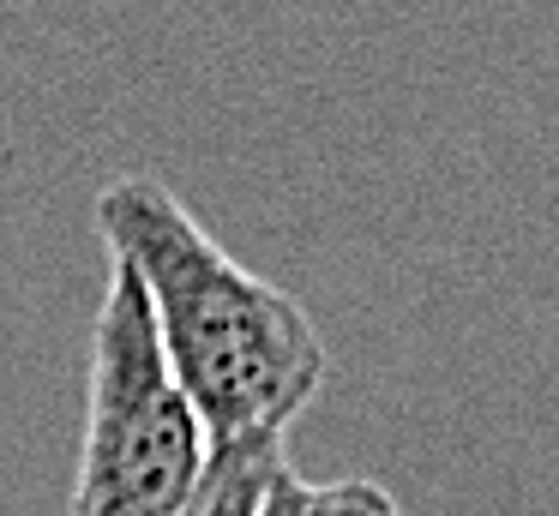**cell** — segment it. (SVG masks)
Here are the masks:
<instances>
[{
	"label": "cell",
	"instance_id": "6da1fadb",
	"mask_svg": "<svg viewBox=\"0 0 559 516\" xmlns=\"http://www.w3.org/2000/svg\"><path fill=\"white\" fill-rule=\"evenodd\" d=\"M109 259L139 276L157 343L205 427L211 451L283 444L325 379V343L295 295L235 264L157 175H121L97 192Z\"/></svg>",
	"mask_w": 559,
	"mask_h": 516
},
{
	"label": "cell",
	"instance_id": "7a4b0ae2",
	"mask_svg": "<svg viewBox=\"0 0 559 516\" xmlns=\"http://www.w3.org/2000/svg\"><path fill=\"white\" fill-rule=\"evenodd\" d=\"M211 463L205 427L157 343V319L121 259L91 331L85 444L67 516H181Z\"/></svg>",
	"mask_w": 559,
	"mask_h": 516
},
{
	"label": "cell",
	"instance_id": "3957f363",
	"mask_svg": "<svg viewBox=\"0 0 559 516\" xmlns=\"http://www.w3.org/2000/svg\"><path fill=\"white\" fill-rule=\"evenodd\" d=\"M283 444H235V451H211L205 475H199L193 499L181 516H259L265 511V492L283 475Z\"/></svg>",
	"mask_w": 559,
	"mask_h": 516
},
{
	"label": "cell",
	"instance_id": "277c9868",
	"mask_svg": "<svg viewBox=\"0 0 559 516\" xmlns=\"http://www.w3.org/2000/svg\"><path fill=\"white\" fill-rule=\"evenodd\" d=\"M259 516H403V511L379 480H325V487H313V480H295V468H283Z\"/></svg>",
	"mask_w": 559,
	"mask_h": 516
}]
</instances>
